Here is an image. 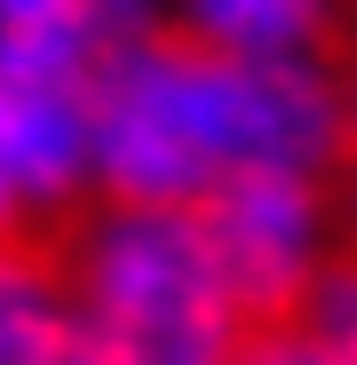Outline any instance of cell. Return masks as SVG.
Returning a JSON list of instances; mask_svg holds the SVG:
<instances>
[{
  "label": "cell",
  "mask_w": 357,
  "mask_h": 365,
  "mask_svg": "<svg viewBox=\"0 0 357 365\" xmlns=\"http://www.w3.org/2000/svg\"><path fill=\"white\" fill-rule=\"evenodd\" d=\"M238 175H341L333 64H254L151 24L95 80V199L199 207Z\"/></svg>",
  "instance_id": "obj_1"
},
{
  "label": "cell",
  "mask_w": 357,
  "mask_h": 365,
  "mask_svg": "<svg viewBox=\"0 0 357 365\" xmlns=\"http://www.w3.org/2000/svg\"><path fill=\"white\" fill-rule=\"evenodd\" d=\"M175 24L254 64H349L357 0H175Z\"/></svg>",
  "instance_id": "obj_4"
},
{
  "label": "cell",
  "mask_w": 357,
  "mask_h": 365,
  "mask_svg": "<svg viewBox=\"0 0 357 365\" xmlns=\"http://www.w3.org/2000/svg\"><path fill=\"white\" fill-rule=\"evenodd\" d=\"M238 365H357V349L318 334V326H302V318H262V326H247Z\"/></svg>",
  "instance_id": "obj_7"
},
{
  "label": "cell",
  "mask_w": 357,
  "mask_h": 365,
  "mask_svg": "<svg viewBox=\"0 0 357 365\" xmlns=\"http://www.w3.org/2000/svg\"><path fill=\"white\" fill-rule=\"evenodd\" d=\"M88 222V215H80ZM64 215H48L40 199V175H32V128H24V88L0 72V255H24V262H56L64 270L72 230Z\"/></svg>",
  "instance_id": "obj_5"
},
{
  "label": "cell",
  "mask_w": 357,
  "mask_h": 365,
  "mask_svg": "<svg viewBox=\"0 0 357 365\" xmlns=\"http://www.w3.org/2000/svg\"><path fill=\"white\" fill-rule=\"evenodd\" d=\"M64 365H238L247 310L199 207H95L64 247Z\"/></svg>",
  "instance_id": "obj_2"
},
{
  "label": "cell",
  "mask_w": 357,
  "mask_h": 365,
  "mask_svg": "<svg viewBox=\"0 0 357 365\" xmlns=\"http://www.w3.org/2000/svg\"><path fill=\"white\" fill-rule=\"evenodd\" d=\"M199 222L222 255V278L247 326H262L302 302V286L318 278L333 247V182L326 175H238L214 199H199Z\"/></svg>",
  "instance_id": "obj_3"
},
{
  "label": "cell",
  "mask_w": 357,
  "mask_h": 365,
  "mask_svg": "<svg viewBox=\"0 0 357 365\" xmlns=\"http://www.w3.org/2000/svg\"><path fill=\"white\" fill-rule=\"evenodd\" d=\"M64 357H72L64 270L0 255V365H64Z\"/></svg>",
  "instance_id": "obj_6"
},
{
  "label": "cell",
  "mask_w": 357,
  "mask_h": 365,
  "mask_svg": "<svg viewBox=\"0 0 357 365\" xmlns=\"http://www.w3.org/2000/svg\"><path fill=\"white\" fill-rule=\"evenodd\" d=\"M333 80H341V175L333 182H357V56L333 64Z\"/></svg>",
  "instance_id": "obj_8"
}]
</instances>
